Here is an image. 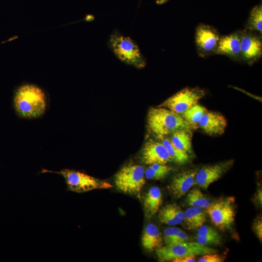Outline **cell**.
Instances as JSON below:
<instances>
[{
  "label": "cell",
  "mask_w": 262,
  "mask_h": 262,
  "mask_svg": "<svg viewBox=\"0 0 262 262\" xmlns=\"http://www.w3.org/2000/svg\"><path fill=\"white\" fill-rule=\"evenodd\" d=\"M14 103L17 114L23 118H37L45 113L47 98L43 89L33 83L18 86L14 94Z\"/></svg>",
  "instance_id": "obj_1"
},
{
  "label": "cell",
  "mask_w": 262,
  "mask_h": 262,
  "mask_svg": "<svg viewBox=\"0 0 262 262\" xmlns=\"http://www.w3.org/2000/svg\"><path fill=\"white\" fill-rule=\"evenodd\" d=\"M147 122L151 132L160 139L179 130L192 129L180 115L162 107L150 109Z\"/></svg>",
  "instance_id": "obj_2"
},
{
  "label": "cell",
  "mask_w": 262,
  "mask_h": 262,
  "mask_svg": "<svg viewBox=\"0 0 262 262\" xmlns=\"http://www.w3.org/2000/svg\"><path fill=\"white\" fill-rule=\"evenodd\" d=\"M108 45L115 56L122 62L137 68L146 65V60L137 44L129 36L115 32L108 40Z\"/></svg>",
  "instance_id": "obj_3"
},
{
  "label": "cell",
  "mask_w": 262,
  "mask_h": 262,
  "mask_svg": "<svg viewBox=\"0 0 262 262\" xmlns=\"http://www.w3.org/2000/svg\"><path fill=\"white\" fill-rule=\"evenodd\" d=\"M43 172H51L62 175L66 180L68 189L76 193H84L96 189L112 187L110 183L98 180L80 171L65 169L60 171H51L43 169Z\"/></svg>",
  "instance_id": "obj_4"
},
{
  "label": "cell",
  "mask_w": 262,
  "mask_h": 262,
  "mask_svg": "<svg viewBox=\"0 0 262 262\" xmlns=\"http://www.w3.org/2000/svg\"><path fill=\"white\" fill-rule=\"evenodd\" d=\"M144 168L138 164H130L123 166L115 175V182L117 189L130 195H140L146 180Z\"/></svg>",
  "instance_id": "obj_5"
},
{
  "label": "cell",
  "mask_w": 262,
  "mask_h": 262,
  "mask_svg": "<svg viewBox=\"0 0 262 262\" xmlns=\"http://www.w3.org/2000/svg\"><path fill=\"white\" fill-rule=\"evenodd\" d=\"M156 254L159 262L172 261L190 255H203L216 253L217 250L197 242L186 241L182 243L166 245L157 249Z\"/></svg>",
  "instance_id": "obj_6"
},
{
  "label": "cell",
  "mask_w": 262,
  "mask_h": 262,
  "mask_svg": "<svg viewBox=\"0 0 262 262\" xmlns=\"http://www.w3.org/2000/svg\"><path fill=\"white\" fill-rule=\"evenodd\" d=\"M206 91L199 87H186L165 100L159 107L167 108L180 115L203 98Z\"/></svg>",
  "instance_id": "obj_7"
},
{
  "label": "cell",
  "mask_w": 262,
  "mask_h": 262,
  "mask_svg": "<svg viewBox=\"0 0 262 262\" xmlns=\"http://www.w3.org/2000/svg\"><path fill=\"white\" fill-rule=\"evenodd\" d=\"M232 197L222 198L211 203L206 208L212 223L222 230L228 229L234 221L235 212Z\"/></svg>",
  "instance_id": "obj_8"
},
{
  "label": "cell",
  "mask_w": 262,
  "mask_h": 262,
  "mask_svg": "<svg viewBox=\"0 0 262 262\" xmlns=\"http://www.w3.org/2000/svg\"><path fill=\"white\" fill-rule=\"evenodd\" d=\"M221 35L213 26L199 24L196 28L195 42L198 55L206 58L215 54Z\"/></svg>",
  "instance_id": "obj_9"
},
{
  "label": "cell",
  "mask_w": 262,
  "mask_h": 262,
  "mask_svg": "<svg viewBox=\"0 0 262 262\" xmlns=\"http://www.w3.org/2000/svg\"><path fill=\"white\" fill-rule=\"evenodd\" d=\"M239 31L241 60L248 65H253L262 55V35L246 29Z\"/></svg>",
  "instance_id": "obj_10"
},
{
  "label": "cell",
  "mask_w": 262,
  "mask_h": 262,
  "mask_svg": "<svg viewBox=\"0 0 262 262\" xmlns=\"http://www.w3.org/2000/svg\"><path fill=\"white\" fill-rule=\"evenodd\" d=\"M234 160H228L202 167L196 175V183L206 190L213 182L220 179L233 166Z\"/></svg>",
  "instance_id": "obj_11"
},
{
  "label": "cell",
  "mask_w": 262,
  "mask_h": 262,
  "mask_svg": "<svg viewBox=\"0 0 262 262\" xmlns=\"http://www.w3.org/2000/svg\"><path fill=\"white\" fill-rule=\"evenodd\" d=\"M142 159L145 164L148 165L165 164L172 161L163 143L151 139L145 144L142 152Z\"/></svg>",
  "instance_id": "obj_12"
},
{
  "label": "cell",
  "mask_w": 262,
  "mask_h": 262,
  "mask_svg": "<svg viewBox=\"0 0 262 262\" xmlns=\"http://www.w3.org/2000/svg\"><path fill=\"white\" fill-rule=\"evenodd\" d=\"M215 54L224 55L235 61H242L239 31L221 35Z\"/></svg>",
  "instance_id": "obj_13"
},
{
  "label": "cell",
  "mask_w": 262,
  "mask_h": 262,
  "mask_svg": "<svg viewBox=\"0 0 262 262\" xmlns=\"http://www.w3.org/2000/svg\"><path fill=\"white\" fill-rule=\"evenodd\" d=\"M227 125V120L221 113L207 111L199 121L198 127L207 134L214 136L223 134Z\"/></svg>",
  "instance_id": "obj_14"
},
{
  "label": "cell",
  "mask_w": 262,
  "mask_h": 262,
  "mask_svg": "<svg viewBox=\"0 0 262 262\" xmlns=\"http://www.w3.org/2000/svg\"><path fill=\"white\" fill-rule=\"evenodd\" d=\"M196 170H186L174 176L169 185V190L175 197H181L196 184Z\"/></svg>",
  "instance_id": "obj_15"
},
{
  "label": "cell",
  "mask_w": 262,
  "mask_h": 262,
  "mask_svg": "<svg viewBox=\"0 0 262 262\" xmlns=\"http://www.w3.org/2000/svg\"><path fill=\"white\" fill-rule=\"evenodd\" d=\"M162 237L157 226L148 224L146 227L142 237L143 246L149 251H156L162 246Z\"/></svg>",
  "instance_id": "obj_16"
},
{
  "label": "cell",
  "mask_w": 262,
  "mask_h": 262,
  "mask_svg": "<svg viewBox=\"0 0 262 262\" xmlns=\"http://www.w3.org/2000/svg\"><path fill=\"white\" fill-rule=\"evenodd\" d=\"M162 202V195L160 189L156 186L150 188L144 197L146 215L149 218L157 213Z\"/></svg>",
  "instance_id": "obj_17"
},
{
  "label": "cell",
  "mask_w": 262,
  "mask_h": 262,
  "mask_svg": "<svg viewBox=\"0 0 262 262\" xmlns=\"http://www.w3.org/2000/svg\"><path fill=\"white\" fill-rule=\"evenodd\" d=\"M170 140L178 149L189 153L192 148V133L191 130L181 129L172 133Z\"/></svg>",
  "instance_id": "obj_18"
},
{
  "label": "cell",
  "mask_w": 262,
  "mask_h": 262,
  "mask_svg": "<svg viewBox=\"0 0 262 262\" xmlns=\"http://www.w3.org/2000/svg\"><path fill=\"white\" fill-rule=\"evenodd\" d=\"M184 213V220L190 229H198L206 220V214L201 208L190 207L185 211Z\"/></svg>",
  "instance_id": "obj_19"
},
{
  "label": "cell",
  "mask_w": 262,
  "mask_h": 262,
  "mask_svg": "<svg viewBox=\"0 0 262 262\" xmlns=\"http://www.w3.org/2000/svg\"><path fill=\"white\" fill-rule=\"evenodd\" d=\"M207 111V109L198 103L195 104L180 115L190 125L192 129H196L204 114Z\"/></svg>",
  "instance_id": "obj_20"
},
{
  "label": "cell",
  "mask_w": 262,
  "mask_h": 262,
  "mask_svg": "<svg viewBox=\"0 0 262 262\" xmlns=\"http://www.w3.org/2000/svg\"><path fill=\"white\" fill-rule=\"evenodd\" d=\"M247 30L262 33V6L259 4L254 7L249 14L246 24Z\"/></svg>",
  "instance_id": "obj_21"
},
{
  "label": "cell",
  "mask_w": 262,
  "mask_h": 262,
  "mask_svg": "<svg viewBox=\"0 0 262 262\" xmlns=\"http://www.w3.org/2000/svg\"><path fill=\"white\" fill-rule=\"evenodd\" d=\"M161 139L162 143L167 149L172 161L179 164H184L189 162L190 156L188 153L177 148L171 141L165 137Z\"/></svg>",
  "instance_id": "obj_22"
},
{
  "label": "cell",
  "mask_w": 262,
  "mask_h": 262,
  "mask_svg": "<svg viewBox=\"0 0 262 262\" xmlns=\"http://www.w3.org/2000/svg\"><path fill=\"white\" fill-rule=\"evenodd\" d=\"M186 202L192 207L201 208H207L211 204L206 196L197 189H192L188 193Z\"/></svg>",
  "instance_id": "obj_23"
},
{
  "label": "cell",
  "mask_w": 262,
  "mask_h": 262,
  "mask_svg": "<svg viewBox=\"0 0 262 262\" xmlns=\"http://www.w3.org/2000/svg\"><path fill=\"white\" fill-rule=\"evenodd\" d=\"M172 169L166 164H152L145 170V176L147 179L161 180L165 178Z\"/></svg>",
  "instance_id": "obj_24"
},
{
  "label": "cell",
  "mask_w": 262,
  "mask_h": 262,
  "mask_svg": "<svg viewBox=\"0 0 262 262\" xmlns=\"http://www.w3.org/2000/svg\"><path fill=\"white\" fill-rule=\"evenodd\" d=\"M164 207L174 218L177 224L182 223L184 219L185 213L179 206L175 204H170Z\"/></svg>",
  "instance_id": "obj_25"
},
{
  "label": "cell",
  "mask_w": 262,
  "mask_h": 262,
  "mask_svg": "<svg viewBox=\"0 0 262 262\" xmlns=\"http://www.w3.org/2000/svg\"><path fill=\"white\" fill-rule=\"evenodd\" d=\"M196 236L206 238L220 237L221 236L213 228L203 225L198 229Z\"/></svg>",
  "instance_id": "obj_26"
},
{
  "label": "cell",
  "mask_w": 262,
  "mask_h": 262,
  "mask_svg": "<svg viewBox=\"0 0 262 262\" xmlns=\"http://www.w3.org/2000/svg\"><path fill=\"white\" fill-rule=\"evenodd\" d=\"M159 219L161 222L171 226H175L177 223L172 216L169 213L165 207L163 208L159 213Z\"/></svg>",
  "instance_id": "obj_27"
},
{
  "label": "cell",
  "mask_w": 262,
  "mask_h": 262,
  "mask_svg": "<svg viewBox=\"0 0 262 262\" xmlns=\"http://www.w3.org/2000/svg\"><path fill=\"white\" fill-rule=\"evenodd\" d=\"M180 230L176 227H172L166 229L164 231V240L166 245H169L175 235Z\"/></svg>",
  "instance_id": "obj_28"
},
{
  "label": "cell",
  "mask_w": 262,
  "mask_h": 262,
  "mask_svg": "<svg viewBox=\"0 0 262 262\" xmlns=\"http://www.w3.org/2000/svg\"><path fill=\"white\" fill-rule=\"evenodd\" d=\"M196 242L199 243L207 246L215 245H218L221 243V237H201L196 236Z\"/></svg>",
  "instance_id": "obj_29"
},
{
  "label": "cell",
  "mask_w": 262,
  "mask_h": 262,
  "mask_svg": "<svg viewBox=\"0 0 262 262\" xmlns=\"http://www.w3.org/2000/svg\"><path fill=\"white\" fill-rule=\"evenodd\" d=\"M224 260L220 255L216 253L207 254L202 255L198 260V262H221Z\"/></svg>",
  "instance_id": "obj_30"
},
{
  "label": "cell",
  "mask_w": 262,
  "mask_h": 262,
  "mask_svg": "<svg viewBox=\"0 0 262 262\" xmlns=\"http://www.w3.org/2000/svg\"><path fill=\"white\" fill-rule=\"evenodd\" d=\"M253 229L259 239L262 242V220L261 217L257 218L253 223Z\"/></svg>",
  "instance_id": "obj_31"
},
{
  "label": "cell",
  "mask_w": 262,
  "mask_h": 262,
  "mask_svg": "<svg viewBox=\"0 0 262 262\" xmlns=\"http://www.w3.org/2000/svg\"><path fill=\"white\" fill-rule=\"evenodd\" d=\"M188 240L189 237L186 232L180 229L175 235L169 245L182 243L188 241Z\"/></svg>",
  "instance_id": "obj_32"
},
{
  "label": "cell",
  "mask_w": 262,
  "mask_h": 262,
  "mask_svg": "<svg viewBox=\"0 0 262 262\" xmlns=\"http://www.w3.org/2000/svg\"><path fill=\"white\" fill-rule=\"evenodd\" d=\"M196 258L195 255H190L184 256L175 259L172 261L174 262H196Z\"/></svg>",
  "instance_id": "obj_33"
},
{
  "label": "cell",
  "mask_w": 262,
  "mask_h": 262,
  "mask_svg": "<svg viewBox=\"0 0 262 262\" xmlns=\"http://www.w3.org/2000/svg\"><path fill=\"white\" fill-rule=\"evenodd\" d=\"M255 201L256 203L260 206L262 205V190L261 188L257 189L255 195Z\"/></svg>",
  "instance_id": "obj_34"
}]
</instances>
